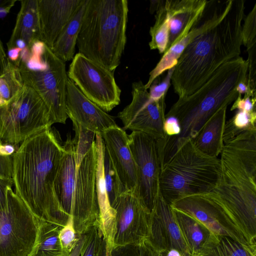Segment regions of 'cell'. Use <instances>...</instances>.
Segmentation results:
<instances>
[{
    "label": "cell",
    "mask_w": 256,
    "mask_h": 256,
    "mask_svg": "<svg viewBox=\"0 0 256 256\" xmlns=\"http://www.w3.org/2000/svg\"><path fill=\"white\" fill-rule=\"evenodd\" d=\"M67 74L88 99L105 112L120 104L121 90L114 72L78 52L72 60Z\"/></svg>",
    "instance_id": "obj_10"
},
{
    "label": "cell",
    "mask_w": 256,
    "mask_h": 256,
    "mask_svg": "<svg viewBox=\"0 0 256 256\" xmlns=\"http://www.w3.org/2000/svg\"><path fill=\"white\" fill-rule=\"evenodd\" d=\"M64 151L54 182V190L64 211L71 216L76 184V164L74 148L70 134L63 145Z\"/></svg>",
    "instance_id": "obj_23"
},
{
    "label": "cell",
    "mask_w": 256,
    "mask_h": 256,
    "mask_svg": "<svg viewBox=\"0 0 256 256\" xmlns=\"http://www.w3.org/2000/svg\"><path fill=\"white\" fill-rule=\"evenodd\" d=\"M168 252L166 250L158 251V256H166Z\"/></svg>",
    "instance_id": "obj_50"
},
{
    "label": "cell",
    "mask_w": 256,
    "mask_h": 256,
    "mask_svg": "<svg viewBox=\"0 0 256 256\" xmlns=\"http://www.w3.org/2000/svg\"><path fill=\"white\" fill-rule=\"evenodd\" d=\"M235 114L226 122L223 135L224 142L234 138L240 134L256 129V112L244 109L236 110Z\"/></svg>",
    "instance_id": "obj_30"
},
{
    "label": "cell",
    "mask_w": 256,
    "mask_h": 256,
    "mask_svg": "<svg viewBox=\"0 0 256 256\" xmlns=\"http://www.w3.org/2000/svg\"><path fill=\"white\" fill-rule=\"evenodd\" d=\"M20 2L16 23L6 44L8 48L17 40L25 42L29 49L34 43L41 41L38 0H22Z\"/></svg>",
    "instance_id": "obj_24"
},
{
    "label": "cell",
    "mask_w": 256,
    "mask_h": 256,
    "mask_svg": "<svg viewBox=\"0 0 256 256\" xmlns=\"http://www.w3.org/2000/svg\"><path fill=\"white\" fill-rule=\"evenodd\" d=\"M214 235L218 244L228 256H256V246L242 244L229 236Z\"/></svg>",
    "instance_id": "obj_34"
},
{
    "label": "cell",
    "mask_w": 256,
    "mask_h": 256,
    "mask_svg": "<svg viewBox=\"0 0 256 256\" xmlns=\"http://www.w3.org/2000/svg\"><path fill=\"white\" fill-rule=\"evenodd\" d=\"M166 256H182L181 254L176 250L171 249L168 252Z\"/></svg>",
    "instance_id": "obj_49"
},
{
    "label": "cell",
    "mask_w": 256,
    "mask_h": 256,
    "mask_svg": "<svg viewBox=\"0 0 256 256\" xmlns=\"http://www.w3.org/2000/svg\"><path fill=\"white\" fill-rule=\"evenodd\" d=\"M227 108L224 106L218 110L192 139L196 148L208 156L218 158L222 150Z\"/></svg>",
    "instance_id": "obj_25"
},
{
    "label": "cell",
    "mask_w": 256,
    "mask_h": 256,
    "mask_svg": "<svg viewBox=\"0 0 256 256\" xmlns=\"http://www.w3.org/2000/svg\"><path fill=\"white\" fill-rule=\"evenodd\" d=\"M66 114L72 122L101 134L105 130L116 126L113 116L88 99L68 78L66 94Z\"/></svg>",
    "instance_id": "obj_17"
},
{
    "label": "cell",
    "mask_w": 256,
    "mask_h": 256,
    "mask_svg": "<svg viewBox=\"0 0 256 256\" xmlns=\"http://www.w3.org/2000/svg\"><path fill=\"white\" fill-rule=\"evenodd\" d=\"M103 168L106 190L110 204L112 208L118 198L126 190L120 179L104 145L103 148Z\"/></svg>",
    "instance_id": "obj_32"
},
{
    "label": "cell",
    "mask_w": 256,
    "mask_h": 256,
    "mask_svg": "<svg viewBox=\"0 0 256 256\" xmlns=\"http://www.w3.org/2000/svg\"><path fill=\"white\" fill-rule=\"evenodd\" d=\"M80 236L74 230L72 218L70 216L66 224L59 232V238L64 249L70 253Z\"/></svg>",
    "instance_id": "obj_37"
},
{
    "label": "cell",
    "mask_w": 256,
    "mask_h": 256,
    "mask_svg": "<svg viewBox=\"0 0 256 256\" xmlns=\"http://www.w3.org/2000/svg\"><path fill=\"white\" fill-rule=\"evenodd\" d=\"M80 256H96L103 239L100 227L94 226L85 234Z\"/></svg>",
    "instance_id": "obj_36"
},
{
    "label": "cell",
    "mask_w": 256,
    "mask_h": 256,
    "mask_svg": "<svg viewBox=\"0 0 256 256\" xmlns=\"http://www.w3.org/2000/svg\"><path fill=\"white\" fill-rule=\"evenodd\" d=\"M9 62L3 44L0 37V76L6 72Z\"/></svg>",
    "instance_id": "obj_44"
},
{
    "label": "cell",
    "mask_w": 256,
    "mask_h": 256,
    "mask_svg": "<svg viewBox=\"0 0 256 256\" xmlns=\"http://www.w3.org/2000/svg\"><path fill=\"white\" fill-rule=\"evenodd\" d=\"M146 240L158 251L175 249L182 256H190L172 208L160 192L150 211V232Z\"/></svg>",
    "instance_id": "obj_16"
},
{
    "label": "cell",
    "mask_w": 256,
    "mask_h": 256,
    "mask_svg": "<svg viewBox=\"0 0 256 256\" xmlns=\"http://www.w3.org/2000/svg\"><path fill=\"white\" fill-rule=\"evenodd\" d=\"M72 124L75 134L72 140L74 148L76 169L94 142L96 133L76 122H72Z\"/></svg>",
    "instance_id": "obj_33"
},
{
    "label": "cell",
    "mask_w": 256,
    "mask_h": 256,
    "mask_svg": "<svg viewBox=\"0 0 256 256\" xmlns=\"http://www.w3.org/2000/svg\"><path fill=\"white\" fill-rule=\"evenodd\" d=\"M232 0H207L204 10L187 35L164 54L156 66L150 72L148 82L144 84L148 90L154 80L164 72L175 66L185 48L198 36L214 26L226 14Z\"/></svg>",
    "instance_id": "obj_15"
},
{
    "label": "cell",
    "mask_w": 256,
    "mask_h": 256,
    "mask_svg": "<svg viewBox=\"0 0 256 256\" xmlns=\"http://www.w3.org/2000/svg\"><path fill=\"white\" fill-rule=\"evenodd\" d=\"M170 206L197 220L211 234L230 237L216 208L201 194L180 198L172 201Z\"/></svg>",
    "instance_id": "obj_22"
},
{
    "label": "cell",
    "mask_w": 256,
    "mask_h": 256,
    "mask_svg": "<svg viewBox=\"0 0 256 256\" xmlns=\"http://www.w3.org/2000/svg\"><path fill=\"white\" fill-rule=\"evenodd\" d=\"M206 2L207 0H165L168 24L166 52L187 35L202 15Z\"/></svg>",
    "instance_id": "obj_20"
},
{
    "label": "cell",
    "mask_w": 256,
    "mask_h": 256,
    "mask_svg": "<svg viewBox=\"0 0 256 256\" xmlns=\"http://www.w3.org/2000/svg\"><path fill=\"white\" fill-rule=\"evenodd\" d=\"M174 153L160 165V190L170 205L180 198L210 192L220 172V158L198 150L192 140H177Z\"/></svg>",
    "instance_id": "obj_6"
},
{
    "label": "cell",
    "mask_w": 256,
    "mask_h": 256,
    "mask_svg": "<svg viewBox=\"0 0 256 256\" xmlns=\"http://www.w3.org/2000/svg\"><path fill=\"white\" fill-rule=\"evenodd\" d=\"M150 14H154L158 8L160 0H150Z\"/></svg>",
    "instance_id": "obj_48"
},
{
    "label": "cell",
    "mask_w": 256,
    "mask_h": 256,
    "mask_svg": "<svg viewBox=\"0 0 256 256\" xmlns=\"http://www.w3.org/2000/svg\"><path fill=\"white\" fill-rule=\"evenodd\" d=\"M50 112L40 96L24 85L8 102L0 106V141L18 145L54 124Z\"/></svg>",
    "instance_id": "obj_8"
},
{
    "label": "cell",
    "mask_w": 256,
    "mask_h": 256,
    "mask_svg": "<svg viewBox=\"0 0 256 256\" xmlns=\"http://www.w3.org/2000/svg\"><path fill=\"white\" fill-rule=\"evenodd\" d=\"M127 0H87L78 36V52L114 72L126 42Z\"/></svg>",
    "instance_id": "obj_4"
},
{
    "label": "cell",
    "mask_w": 256,
    "mask_h": 256,
    "mask_svg": "<svg viewBox=\"0 0 256 256\" xmlns=\"http://www.w3.org/2000/svg\"><path fill=\"white\" fill-rule=\"evenodd\" d=\"M61 228L37 218V229L33 246L27 256H69L59 238Z\"/></svg>",
    "instance_id": "obj_26"
},
{
    "label": "cell",
    "mask_w": 256,
    "mask_h": 256,
    "mask_svg": "<svg viewBox=\"0 0 256 256\" xmlns=\"http://www.w3.org/2000/svg\"><path fill=\"white\" fill-rule=\"evenodd\" d=\"M87 0H84L72 18L68 22L50 49L54 54L66 62L72 60L74 56L78 36Z\"/></svg>",
    "instance_id": "obj_27"
},
{
    "label": "cell",
    "mask_w": 256,
    "mask_h": 256,
    "mask_svg": "<svg viewBox=\"0 0 256 256\" xmlns=\"http://www.w3.org/2000/svg\"><path fill=\"white\" fill-rule=\"evenodd\" d=\"M64 148L51 128L22 142L12 156L15 193L36 218L60 228L70 216L61 207L54 182Z\"/></svg>",
    "instance_id": "obj_2"
},
{
    "label": "cell",
    "mask_w": 256,
    "mask_h": 256,
    "mask_svg": "<svg viewBox=\"0 0 256 256\" xmlns=\"http://www.w3.org/2000/svg\"><path fill=\"white\" fill-rule=\"evenodd\" d=\"M18 146L11 144H0V156L2 157L12 156L19 146Z\"/></svg>",
    "instance_id": "obj_45"
},
{
    "label": "cell",
    "mask_w": 256,
    "mask_h": 256,
    "mask_svg": "<svg viewBox=\"0 0 256 256\" xmlns=\"http://www.w3.org/2000/svg\"><path fill=\"white\" fill-rule=\"evenodd\" d=\"M192 256H228L218 244L214 235L210 233L202 248Z\"/></svg>",
    "instance_id": "obj_40"
},
{
    "label": "cell",
    "mask_w": 256,
    "mask_h": 256,
    "mask_svg": "<svg viewBox=\"0 0 256 256\" xmlns=\"http://www.w3.org/2000/svg\"><path fill=\"white\" fill-rule=\"evenodd\" d=\"M163 131L166 136H178L181 132V128L178 120L173 116L166 117L163 125Z\"/></svg>",
    "instance_id": "obj_41"
},
{
    "label": "cell",
    "mask_w": 256,
    "mask_h": 256,
    "mask_svg": "<svg viewBox=\"0 0 256 256\" xmlns=\"http://www.w3.org/2000/svg\"><path fill=\"white\" fill-rule=\"evenodd\" d=\"M139 256H158V250H157L148 240L138 245Z\"/></svg>",
    "instance_id": "obj_43"
},
{
    "label": "cell",
    "mask_w": 256,
    "mask_h": 256,
    "mask_svg": "<svg viewBox=\"0 0 256 256\" xmlns=\"http://www.w3.org/2000/svg\"><path fill=\"white\" fill-rule=\"evenodd\" d=\"M172 210L190 256H192L206 242L210 232L204 226L188 214L172 208Z\"/></svg>",
    "instance_id": "obj_28"
},
{
    "label": "cell",
    "mask_w": 256,
    "mask_h": 256,
    "mask_svg": "<svg viewBox=\"0 0 256 256\" xmlns=\"http://www.w3.org/2000/svg\"><path fill=\"white\" fill-rule=\"evenodd\" d=\"M128 138L136 172L134 192L151 211L160 192V164L157 141L138 131H132Z\"/></svg>",
    "instance_id": "obj_12"
},
{
    "label": "cell",
    "mask_w": 256,
    "mask_h": 256,
    "mask_svg": "<svg viewBox=\"0 0 256 256\" xmlns=\"http://www.w3.org/2000/svg\"><path fill=\"white\" fill-rule=\"evenodd\" d=\"M100 134L126 190L134 191L136 186V172L128 145V135L118 126L105 130Z\"/></svg>",
    "instance_id": "obj_18"
},
{
    "label": "cell",
    "mask_w": 256,
    "mask_h": 256,
    "mask_svg": "<svg viewBox=\"0 0 256 256\" xmlns=\"http://www.w3.org/2000/svg\"><path fill=\"white\" fill-rule=\"evenodd\" d=\"M84 0H38L41 41L50 49Z\"/></svg>",
    "instance_id": "obj_19"
},
{
    "label": "cell",
    "mask_w": 256,
    "mask_h": 256,
    "mask_svg": "<svg viewBox=\"0 0 256 256\" xmlns=\"http://www.w3.org/2000/svg\"><path fill=\"white\" fill-rule=\"evenodd\" d=\"M116 212L114 246L140 245L150 232V211L134 191L126 190L112 206Z\"/></svg>",
    "instance_id": "obj_14"
},
{
    "label": "cell",
    "mask_w": 256,
    "mask_h": 256,
    "mask_svg": "<svg viewBox=\"0 0 256 256\" xmlns=\"http://www.w3.org/2000/svg\"><path fill=\"white\" fill-rule=\"evenodd\" d=\"M138 245H126L114 246L110 254H106V242L103 237L96 256H139Z\"/></svg>",
    "instance_id": "obj_38"
},
{
    "label": "cell",
    "mask_w": 256,
    "mask_h": 256,
    "mask_svg": "<svg viewBox=\"0 0 256 256\" xmlns=\"http://www.w3.org/2000/svg\"><path fill=\"white\" fill-rule=\"evenodd\" d=\"M12 184V178L0 176V211L4 210L7 208V191Z\"/></svg>",
    "instance_id": "obj_42"
},
{
    "label": "cell",
    "mask_w": 256,
    "mask_h": 256,
    "mask_svg": "<svg viewBox=\"0 0 256 256\" xmlns=\"http://www.w3.org/2000/svg\"><path fill=\"white\" fill-rule=\"evenodd\" d=\"M97 152L96 190L100 214V228L106 242V250L110 252L114 248L116 231V212L110 203L104 176V142L100 134H96Z\"/></svg>",
    "instance_id": "obj_21"
},
{
    "label": "cell",
    "mask_w": 256,
    "mask_h": 256,
    "mask_svg": "<svg viewBox=\"0 0 256 256\" xmlns=\"http://www.w3.org/2000/svg\"><path fill=\"white\" fill-rule=\"evenodd\" d=\"M15 65L24 84L32 88L44 102L54 123L66 124L68 118L66 111L68 76L65 62L42 42L38 41L21 55Z\"/></svg>",
    "instance_id": "obj_7"
},
{
    "label": "cell",
    "mask_w": 256,
    "mask_h": 256,
    "mask_svg": "<svg viewBox=\"0 0 256 256\" xmlns=\"http://www.w3.org/2000/svg\"><path fill=\"white\" fill-rule=\"evenodd\" d=\"M174 68L168 70L164 80L159 84L153 82L150 86L148 92L150 96L156 100L164 98L171 84V77Z\"/></svg>",
    "instance_id": "obj_39"
},
{
    "label": "cell",
    "mask_w": 256,
    "mask_h": 256,
    "mask_svg": "<svg viewBox=\"0 0 256 256\" xmlns=\"http://www.w3.org/2000/svg\"><path fill=\"white\" fill-rule=\"evenodd\" d=\"M244 0H232L218 23L195 38L184 50L171 77L178 98L200 88L224 64L240 56Z\"/></svg>",
    "instance_id": "obj_3"
},
{
    "label": "cell",
    "mask_w": 256,
    "mask_h": 256,
    "mask_svg": "<svg viewBox=\"0 0 256 256\" xmlns=\"http://www.w3.org/2000/svg\"><path fill=\"white\" fill-rule=\"evenodd\" d=\"M242 44L248 53L256 52V4L244 18L242 24Z\"/></svg>",
    "instance_id": "obj_35"
},
{
    "label": "cell",
    "mask_w": 256,
    "mask_h": 256,
    "mask_svg": "<svg viewBox=\"0 0 256 256\" xmlns=\"http://www.w3.org/2000/svg\"><path fill=\"white\" fill-rule=\"evenodd\" d=\"M97 152L96 142L76 169L71 216L77 234H85L94 226L100 227L96 190Z\"/></svg>",
    "instance_id": "obj_11"
},
{
    "label": "cell",
    "mask_w": 256,
    "mask_h": 256,
    "mask_svg": "<svg viewBox=\"0 0 256 256\" xmlns=\"http://www.w3.org/2000/svg\"><path fill=\"white\" fill-rule=\"evenodd\" d=\"M220 155L218 182L201 194L216 208L232 238L256 246V129L224 142Z\"/></svg>",
    "instance_id": "obj_1"
},
{
    "label": "cell",
    "mask_w": 256,
    "mask_h": 256,
    "mask_svg": "<svg viewBox=\"0 0 256 256\" xmlns=\"http://www.w3.org/2000/svg\"><path fill=\"white\" fill-rule=\"evenodd\" d=\"M24 86L18 68L9 60L5 72L0 76V106L8 102Z\"/></svg>",
    "instance_id": "obj_31"
},
{
    "label": "cell",
    "mask_w": 256,
    "mask_h": 256,
    "mask_svg": "<svg viewBox=\"0 0 256 256\" xmlns=\"http://www.w3.org/2000/svg\"><path fill=\"white\" fill-rule=\"evenodd\" d=\"M0 211V256H27L36 238L37 218L12 188Z\"/></svg>",
    "instance_id": "obj_9"
},
{
    "label": "cell",
    "mask_w": 256,
    "mask_h": 256,
    "mask_svg": "<svg viewBox=\"0 0 256 256\" xmlns=\"http://www.w3.org/2000/svg\"><path fill=\"white\" fill-rule=\"evenodd\" d=\"M16 2V0H0V12H9Z\"/></svg>",
    "instance_id": "obj_47"
},
{
    "label": "cell",
    "mask_w": 256,
    "mask_h": 256,
    "mask_svg": "<svg viewBox=\"0 0 256 256\" xmlns=\"http://www.w3.org/2000/svg\"><path fill=\"white\" fill-rule=\"evenodd\" d=\"M85 234L80 236L75 246L70 253L69 256H80L85 241Z\"/></svg>",
    "instance_id": "obj_46"
},
{
    "label": "cell",
    "mask_w": 256,
    "mask_h": 256,
    "mask_svg": "<svg viewBox=\"0 0 256 256\" xmlns=\"http://www.w3.org/2000/svg\"><path fill=\"white\" fill-rule=\"evenodd\" d=\"M155 22L150 27V50H158L159 53L164 54L166 50L168 38V14L165 0H160V5L156 12Z\"/></svg>",
    "instance_id": "obj_29"
},
{
    "label": "cell",
    "mask_w": 256,
    "mask_h": 256,
    "mask_svg": "<svg viewBox=\"0 0 256 256\" xmlns=\"http://www.w3.org/2000/svg\"><path fill=\"white\" fill-rule=\"evenodd\" d=\"M132 89L131 102L118 114L124 129L144 132L156 140L164 138L165 98H152L142 80L134 82Z\"/></svg>",
    "instance_id": "obj_13"
},
{
    "label": "cell",
    "mask_w": 256,
    "mask_h": 256,
    "mask_svg": "<svg viewBox=\"0 0 256 256\" xmlns=\"http://www.w3.org/2000/svg\"><path fill=\"white\" fill-rule=\"evenodd\" d=\"M247 72V60L239 56L222 65L194 92L178 98L165 115L176 117L180 124V134L174 140L194 138L218 110L234 102Z\"/></svg>",
    "instance_id": "obj_5"
}]
</instances>
